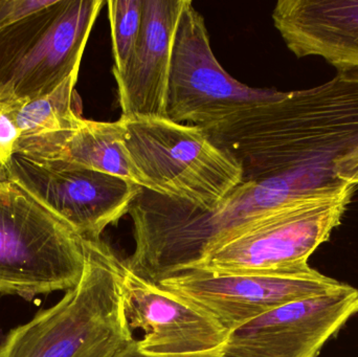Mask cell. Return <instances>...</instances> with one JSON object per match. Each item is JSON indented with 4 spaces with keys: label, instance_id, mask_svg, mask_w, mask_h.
Returning a JSON list of instances; mask_svg holds the SVG:
<instances>
[{
    "label": "cell",
    "instance_id": "cell-1",
    "mask_svg": "<svg viewBox=\"0 0 358 357\" xmlns=\"http://www.w3.org/2000/svg\"><path fill=\"white\" fill-rule=\"evenodd\" d=\"M200 128L241 165L243 182L286 177L306 194L340 188L347 184L334 166L358 153V68L309 89L275 90Z\"/></svg>",
    "mask_w": 358,
    "mask_h": 357
},
{
    "label": "cell",
    "instance_id": "cell-2",
    "mask_svg": "<svg viewBox=\"0 0 358 357\" xmlns=\"http://www.w3.org/2000/svg\"><path fill=\"white\" fill-rule=\"evenodd\" d=\"M304 195L286 177L248 180L206 211L142 188L128 211L134 251L124 266L159 285L192 270L208 249L244 226Z\"/></svg>",
    "mask_w": 358,
    "mask_h": 357
},
{
    "label": "cell",
    "instance_id": "cell-3",
    "mask_svg": "<svg viewBox=\"0 0 358 357\" xmlns=\"http://www.w3.org/2000/svg\"><path fill=\"white\" fill-rule=\"evenodd\" d=\"M125 266L102 240H87L75 289L0 343V357H113L134 339L124 300Z\"/></svg>",
    "mask_w": 358,
    "mask_h": 357
},
{
    "label": "cell",
    "instance_id": "cell-4",
    "mask_svg": "<svg viewBox=\"0 0 358 357\" xmlns=\"http://www.w3.org/2000/svg\"><path fill=\"white\" fill-rule=\"evenodd\" d=\"M87 240L10 180H0V293L33 300L75 289Z\"/></svg>",
    "mask_w": 358,
    "mask_h": 357
},
{
    "label": "cell",
    "instance_id": "cell-5",
    "mask_svg": "<svg viewBox=\"0 0 358 357\" xmlns=\"http://www.w3.org/2000/svg\"><path fill=\"white\" fill-rule=\"evenodd\" d=\"M120 119L130 159L157 194L208 211L243 182L241 165L202 128L165 117Z\"/></svg>",
    "mask_w": 358,
    "mask_h": 357
},
{
    "label": "cell",
    "instance_id": "cell-6",
    "mask_svg": "<svg viewBox=\"0 0 358 357\" xmlns=\"http://www.w3.org/2000/svg\"><path fill=\"white\" fill-rule=\"evenodd\" d=\"M355 190L344 184L289 201L208 249L189 270L234 275L306 265L340 226Z\"/></svg>",
    "mask_w": 358,
    "mask_h": 357
},
{
    "label": "cell",
    "instance_id": "cell-7",
    "mask_svg": "<svg viewBox=\"0 0 358 357\" xmlns=\"http://www.w3.org/2000/svg\"><path fill=\"white\" fill-rule=\"evenodd\" d=\"M105 2L56 0L0 31V99L33 100L76 71Z\"/></svg>",
    "mask_w": 358,
    "mask_h": 357
},
{
    "label": "cell",
    "instance_id": "cell-8",
    "mask_svg": "<svg viewBox=\"0 0 358 357\" xmlns=\"http://www.w3.org/2000/svg\"><path fill=\"white\" fill-rule=\"evenodd\" d=\"M159 286L208 312L229 333L286 304L336 293L345 283L306 265L250 274L189 270Z\"/></svg>",
    "mask_w": 358,
    "mask_h": 357
},
{
    "label": "cell",
    "instance_id": "cell-9",
    "mask_svg": "<svg viewBox=\"0 0 358 357\" xmlns=\"http://www.w3.org/2000/svg\"><path fill=\"white\" fill-rule=\"evenodd\" d=\"M275 92L250 87L223 69L210 48L203 17L185 0L172 48L168 119L204 127L268 100Z\"/></svg>",
    "mask_w": 358,
    "mask_h": 357
},
{
    "label": "cell",
    "instance_id": "cell-10",
    "mask_svg": "<svg viewBox=\"0 0 358 357\" xmlns=\"http://www.w3.org/2000/svg\"><path fill=\"white\" fill-rule=\"evenodd\" d=\"M6 180L69 224L86 240H101L111 224L128 214L140 186L85 168L15 155Z\"/></svg>",
    "mask_w": 358,
    "mask_h": 357
},
{
    "label": "cell",
    "instance_id": "cell-11",
    "mask_svg": "<svg viewBox=\"0 0 358 357\" xmlns=\"http://www.w3.org/2000/svg\"><path fill=\"white\" fill-rule=\"evenodd\" d=\"M123 291L129 328L144 331L136 340L143 356H224L231 333L208 312L126 268Z\"/></svg>",
    "mask_w": 358,
    "mask_h": 357
},
{
    "label": "cell",
    "instance_id": "cell-12",
    "mask_svg": "<svg viewBox=\"0 0 358 357\" xmlns=\"http://www.w3.org/2000/svg\"><path fill=\"white\" fill-rule=\"evenodd\" d=\"M358 312V289L271 310L231 331L223 357H319L322 348Z\"/></svg>",
    "mask_w": 358,
    "mask_h": 357
},
{
    "label": "cell",
    "instance_id": "cell-13",
    "mask_svg": "<svg viewBox=\"0 0 358 357\" xmlns=\"http://www.w3.org/2000/svg\"><path fill=\"white\" fill-rule=\"evenodd\" d=\"M185 0H144L136 48L123 71L113 69L121 117H167L174 36Z\"/></svg>",
    "mask_w": 358,
    "mask_h": 357
},
{
    "label": "cell",
    "instance_id": "cell-14",
    "mask_svg": "<svg viewBox=\"0 0 358 357\" xmlns=\"http://www.w3.org/2000/svg\"><path fill=\"white\" fill-rule=\"evenodd\" d=\"M273 20L299 58L317 56L336 69L358 68V0H280Z\"/></svg>",
    "mask_w": 358,
    "mask_h": 357
},
{
    "label": "cell",
    "instance_id": "cell-15",
    "mask_svg": "<svg viewBox=\"0 0 358 357\" xmlns=\"http://www.w3.org/2000/svg\"><path fill=\"white\" fill-rule=\"evenodd\" d=\"M124 138L121 119L111 123L83 119L75 129L19 140L16 154L110 174L155 192L130 159Z\"/></svg>",
    "mask_w": 358,
    "mask_h": 357
},
{
    "label": "cell",
    "instance_id": "cell-16",
    "mask_svg": "<svg viewBox=\"0 0 358 357\" xmlns=\"http://www.w3.org/2000/svg\"><path fill=\"white\" fill-rule=\"evenodd\" d=\"M76 71L50 94L33 100H8L20 140L42 138L75 129L81 123V102L76 92Z\"/></svg>",
    "mask_w": 358,
    "mask_h": 357
},
{
    "label": "cell",
    "instance_id": "cell-17",
    "mask_svg": "<svg viewBox=\"0 0 358 357\" xmlns=\"http://www.w3.org/2000/svg\"><path fill=\"white\" fill-rule=\"evenodd\" d=\"M144 0H110L108 18L117 71H123L136 48L143 23Z\"/></svg>",
    "mask_w": 358,
    "mask_h": 357
},
{
    "label": "cell",
    "instance_id": "cell-18",
    "mask_svg": "<svg viewBox=\"0 0 358 357\" xmlns=\"http://www.w3.org/2000/svg\"><path fill=\"white\" fill-rule=\"evenodd\" d=\"M20 132L10 102L0 99V180H6L13 157L16 155Z\"/></svg>",
    "mask_w": 358,
    "mask_h": 357
},
{
    "label": "cell",
    "instance_id": "cell-19",
    "mask_svg": "<svg viewBox=\"0 0 358 357\" xmlns=\"http://www.w3.org/2000/svg\"><path fill=\"white\" fill-rule=\"evenodd\" d=\"M56 0H0V31L50 8Z\"/></svg>",
    "mask_w": 358,
    "mask_h": 357
},
{
    "label": "cell",
    "instance_id": "cell-20",
    "mask_svg": "<svg viewBox=\"0 0 358 357\" xmlns=\"http://www.w3.org/2000/svg\"><path fill=\"white\" fill-rule=\"evenodd\" d=\"M336 178L344 184L358 186V153L334 166Z\"/></svg>",
    "mask_w": 358,
    "mask_h": 357
},
{
    "label": "cell",
    "instance_id": "cell-21",
    "mask_svg": "<svg viewBox=\"0 0 358 357\" xmlns=\"http://www.w3.org/2000/svg\"><path fill=\"white\" fill-rule=\"evenodd\" d=\"M113 357H145L140 354L136 345V340L134 339L129 343L126 344Z\"/></svg>",
    "mask_w": 358,
    "mask_h": 357
}]
</instances>
